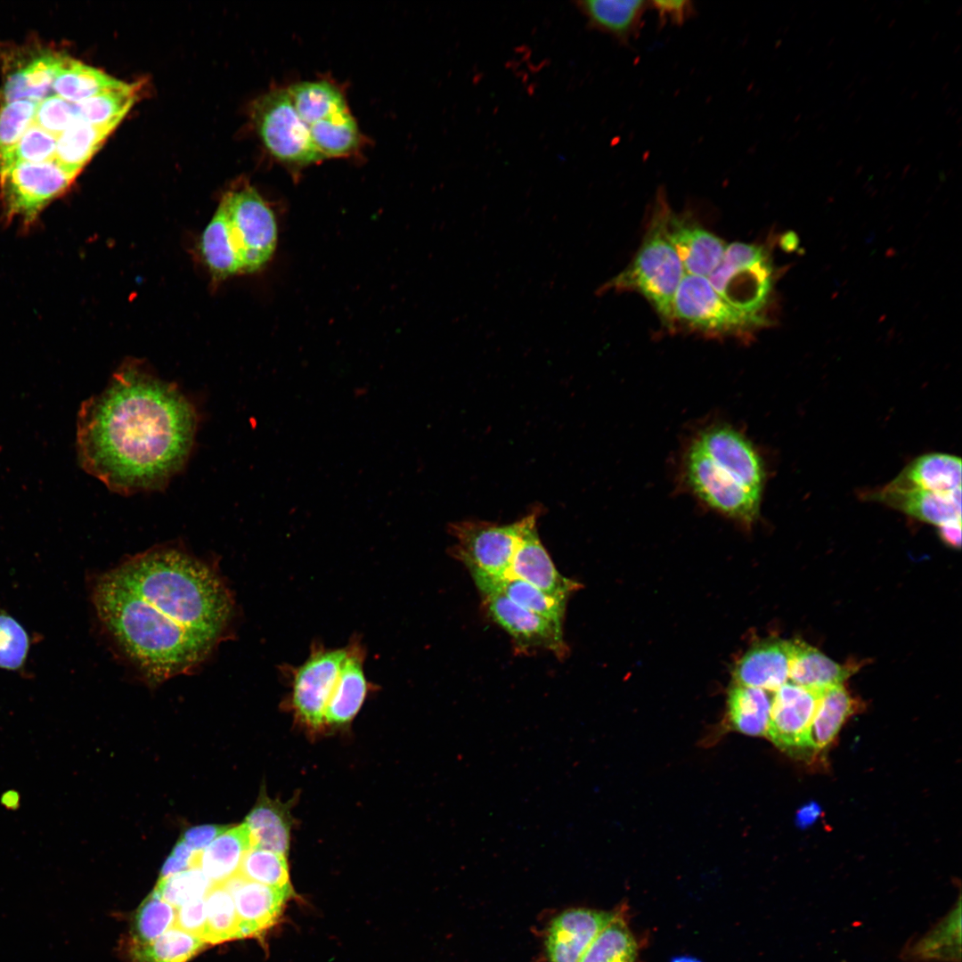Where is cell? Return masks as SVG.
<instances>
[{"label":"cell","instance_id":"obj_41","mask_svg":"<svg viewBox=\"0 0 962 962\" xmlns=\"http://www.w3.org/2000/svg\"><path fill=\"white\" fill-rule=\"evenodd\" d=\"M212 885L200 868L194 867L159 878L152 892L177 909L189 901L205 898Z\"/></svg>","mask_w":962,"mask_h":962},{"label":"cell","instance_id":"obj_46","mask_svg":"<svg viewBox=\"0 0 962 962\" xmlns=\"http://www.w3.org/2000/svg\"><path fill=\"white\" fill-rule=\"evenodd\" d=\"M200 852L192 851L181 839H179L170 855L165 860L159 874V878L170 876L191 868L197 867Z\"/></svg>","mask_w":962,"mask_h":962},{"label":"cell","instance_id":"obj_21","mask_svg":"<svg viewBox=\"0 0 962 962\" xmlns=\"http://www.w3.org/2000/svg\"><path fill=\"white\" fill-rule=\"evenodd\" d=\"M791 656L792 640L759 642L736 664L734 684L774 692L789 679Z\"/></svg>","mask_w":962,"mask_h":962},{"label":"cell","instance_id":"obj_29","mask_svg":"<svg viewBox=\"0 0 962 962\" xmlns=\"http://www.w3.org/2000/svg\"><path fill=\"white\" fill-rule=\"evenodd\" d=\"M130 84L65 56L53 84L55 94L70 102L126 88Z\"/></svg>","mask_w":962,"mask_h":962},{"label":"cell","instance_id":"obj_14","mask_svg":"<svg viewBox=\"0 0 962 962\" xmlns=\"http://www.w3.org/2000/svg\"><path fill=\"white\" fill-rule=\"evenodd\" d=\"M822 690L786 682L774 691L767 736L777 746L810 747L811 725Z\"/></svg>","mask_w":962,"mask_h":962},{"label":"cell","instance_id":"obj_17","mask_svg":"<svg viewBox=\"0 0 962 962\" xmlns=\"http://www.w3.org/2000/svg\"><path fill=\"white\" fill-rule=\"evenodd\" d=\"M616 914L588 909L562 912L550 923L545 945L550 962H580L599 932Z\"/></svg>","mask_w":962,"mask_h":962},{"label":"cell","instance_id":"obj_16","mask_svg":"<svg viewBox=\"0 0 962 962\" xmlns=\"http://www.w3.org/2000/svg\"><path fill=\"white\" fill-rule=\"evenodd\" d=\"M537 520L522 534L507 575L521 579L552 597L567 600L582 584L559 574L537 534Z\"/></svg>","mask_w":962,"mask_h":962},{"label":"cell","instance_id":"obj_1","mask_svg":"<svg viewBox=\"0 0 962 962\" xmlns=\"http://www.w3.org/2000/svg\"><path fill=\"white\" fill-rule=\"evenodd\" d=\"M93 603L108 632L154 681L203 661L232 614L220 577L175 548L151 550L99 577Z\"/></svg>","mask_w":962,"mask_h":962},{"label":"cell","instance_id":"obj_2","mask_svg":"<svg viewBox=\"0 0 962 962\" xmlns=\"http://www.w3.org/2000/svg\"><path fill=\"white\" fill-rule=\"evenodd\" d=\"M198 414L175 384L126 363L78 410L80 467L124 495L163 490L192 452Z\"/></svg>","mask_w":962,"mask_h":962},{"label":"cell","instance_id":"obj_43","mask_svg":"<svg viewBox=\"0 0 962 962\" xmlns=\"http://www.w3.org/2000/svg\"><path fill=\"white\" fill-rule=\"evenodd\" d=\"M37 102L18 100L0 108V156L12 148L33 123Z\"/></svg>","mask_w":962,"mask_h":962},{"label":"cell","instance_id":"obj_13","mask_svg":"<svg viewBox=\"0 0 962 962\" xmlns=\"http://www.w3.org/2000/svg\"><path fill=\"white\" fill-rule=\"evenodd\" d=\"M487 612L521 648H544L557 657L568 655L562 623L526 610L499 593H484Z\"/></svg>","mask_w":962,"mask_h":962},{"label":"cell","instance_id":"obj_7","mask_svg":"<svg viewBox=\"0 0 962 962\" xmlns=\"http://www.w3.org/2000/svg\"><path fill=\"white\" fill-rule=\"evenodd\" d=\"M540 513L534 509L509 525L484 520L450 523L449 532L456 540L451 549L452 555L468 567L471 576H506L523 532Z\"/></svg>","mask_w":962,"mask_h":962},{"label":"cell","instance_id":"obj_6","mask_svg":"<svg viewBox=\"0 0 962 962\" xmlns=\"http://www.w3.org/2000/svg\"><path fill=\"white\" fill-rule=\"evenodd\" d=\"M287 91L324 158L341 157L356 148L357 125L334 86L325 81H306L290 86Z\"/></svg>","mask_w":962,"mask_h":962},{"label":"cell","instance_id":"obj_28","mask_svg":"<svg viewBox=\"0 0 962 962\" xmlns=\"http://www.w3.org/2000/svg\"><path fill=\"white\" fill-rule=\"evenodd\" d=\"M854 667L841 665L802 640H792L789 679L792 683L813 689L841 685Z\"/></svg>","mask_w":962,"mask_h":962},{"label":"cell","instance_id":"obj_18","mask_svg":"<svg viewBox=\"0 0 962 962\" xmlns=\"http://www.w3.org/2000/svg\"><path fill=\"white\" fill-rule=\"evenodd\" d=\"M665 233L676 251L686 274L708 277L725 251L722 239L669 208L665 211Z\"/></svg>","mask_w":962,"mask_h":962},{"label":"cell","instance_id":"obj_25","mask_svg":"<svg viewBox=\"0 0 962 962\" xmlns=\"http://www.w3.org/2000/svg\"><path fill=\"white\" fill-rule=\"evenodd\" d=\"M251 847L244 822L229 827L200 852L197 867L213 885H223L238 874L242 859Z\"/></svg>","mask_w":962,"mask_h":962},{"label":"cell","instance_id":"obj_24","mask_svg":"<svg viewBox=\"0 0 962 962\" xmlns=\"http://www.w3.org/2000/svg\"><path fill=\"white\" fill-rule=\"evenodd\" d=\"M575 6L591 29L627 42L640 29L649 8L644 0H581Z\"/></svg>","mask_w":962,"mask_h":962},{"label":"cell","instance_id":"obj_20","mask_svg":"<svg viewBox=\"0 0 962 962\" xmlns=\"http://www.w3.org/2000/svg\"><path fill=\"white\" fill-rule=\"evenodd\" d=\"M365 656L358 637L346 646V655L325 709V726L346 725L361 709L371 687L364 673Z\"/></svg>","mask_w":962,"mask_h":962},{"label":"cell","instance_id":"obj_19","mask_svg":"<svg viewBox=\"0 0 962 962\" xmlns=\"http://www.w3.org/2000/svg\"><path fill=\"white\" fill-rule=\"evenodd\" d=\"M868 497L938 527L961 521V489L937 493L890 482Z\"/></svg>","mask_w":962,"mask_h":962},{"label":"cell","instance_id":"obj_45","mask_svg":"<svg viewBox=\"0 0 962 962\" xmlns=\"http://www.w3.org/2000/svg\"><path fill=\"white\" fill-rule=\"evenodd\" d=\"M174 926L203 939L206 928L205 898L177 908Z\"/></svg>","mask_w":962,"mask_h":962},{"label":"cell","instance_id":"obj_49","mask_svg":"<svg viewBox=\"0 0 962 962\" xmlns=\"http://www.w3.org/2000/svg\"><path fill=\"white\" fill-rule=\"evenodd\" d=\"M939 534L942 542L956 549L960 548L961 543V521L949 523L941 526Z\"/></svg>","mask_w":962,"mask_h":962},{"label":"cell","instance_id":"obj_15","mask_svg":"<svg viewBox=\"0 0 962 962\" xmlns=\"http://www.w3.org/2000/svg\"><path fill=\"white\" fill-rule=\"evenodd\" d=\"M231 893L239 918L240 938L257 935L279 920L292 888H278L235 875L223 884Z\"/></svg>","mask_w":962,"mask_h":962},{"label":"cell","instance_id":"obj_36","mask_svg":"<svg viewBox=\"0 0 962 962\" xmlns=\"http://www.w3.org/2000/svg\"><path fill=\"white\" fill-rule=\"evenodd\" d=\"M637 947L624 920L615 915L591 943L580 962H635Z\"/></svg>","mask_w":962,"mask_h":962},{"label":"cell","instance_id":"obj_44","mask_svg":"<svg viewBox=\"0 0 962 962\" xmlns=\"http://www.w3.org/2000/svg\"><path fill=\"white\" fill-rule=\"evenodd\" d=\"M75 120L73 102L50 94L37 102L33 123L58 137Z\"/></svg>","mask_w":962,"mask_h":962},{"label":"cell","instance_id":"obj_48","mask_svg":"<svg viewBox=\"0 0 962 962\" xmlns=\"http://www.w3.org/2000/svg\"><path fill=\"white\" fill-rule=\"evenodd\" d=\"M649 7L656 10L661 21H670L673 24H682L693 12L690 1H652Z\"/></svg>","mask_w":962,"mask_h":962},{"label":"cell","instance_id":"obj_38","mask_svg":"<svg viewBox=\"0 0 962 962\" xmlns=\"http://www.w3.org/2000/svg\"><path fill=\"white\" fill-rule=\"evenodd\" d=\"M175 917L176 908L152 892L133 918V944H145L156 940L175 925Z\"/></svg>","mask_w":962,"mask_h":962},{"label":"cell","instance_id":"obj_9","mask_svg":"<svg viewBox=\"0 0 962 962\" xmlns=\"http://www.w3.org/2000/svg\"><path fill=\"white\" fill-rule=\"evenodd\" d=\"M252 118L263 143L275 158L304 165L324 159L287 89L274 90L258 98L252 108Z\"/></svg>","mask_w":962,"mask_h":962},{"label":"cell","instance_id":"obj_42","mask_svg":"<svg viewBox=\"0 0 962 962\" xmlns=\"http://www.w3.org/2000/svg\"><path fill=\"white\" fill-rule=\"evenodd\" d=\"M29 647L30 640L25 628L0 607V669L24 670Z\"/></svg>","mask_w":962,"mask_h":962},{"label":"cell","instance_id":"obj_31","mask_svg":"<svg viewBox=\"0 0 962 962\" xmlns=\"http://www.w3.org/2000/svg\"><path fill=\"white\" fill-rule=\"evenodd\" d=\"M115 128L75 120L57 137L53 160L77 176Z\"/></svg>","mask_w":962,"mask_h":962},{"label":"cell","instance_id":"obj_37","mask_svg":"<svg viewBox=\"0 0 962 962\" xmlns=\"http://www.w3.org/2000/svg\"><path fill=\"white\" fill-rule=\"evenodd\" d=\"M205 942L240 938L239 918L233 899L224 885H213L205 896Z\"/></svg>","mask_w":962,"mask_h":962},{"label":"cell","instance_id":"obj_35","mask_svg":"<svg viewBox=\"0 0 962 962\" xmlns=\"http://www.w3.org/2000/svg\"><path fill=\"white\" fill-rule=\"evenodd\" d=\"M139 86L133 83L125 89L73 102L76 120L98 126L117 127L135 102Z\"/></svg>","mask_w":962,"mask_h":962},{"label":"cell","instance_id":"obj_40","mask_svg":"<svg viewBox=\"0 0 962 962\" xmlns=\"http://www.w3.org/2000/svg\"><path fill=\"white\" fill-rule=\"evenodd\" d=\"M57 137L32 123L19 142L0 156V175L23 163L53 160Z\"/></svg>","mask_w":962,"mask_h":962},{"label":"cell","instance_id":"obj_11","mask_svg":"<svg viewBox=\"0 0 962 962\" xmlns=\"http://www.w3.org/2000/svg\"><path fill=\"white\" fill-rule=\"evenodd\" d=\"M673 320L713 334H740L768 323L763 316L745 314L728 304L706 277L685 274L673 298Z\"/></svg>","mask_w":962,"mask_h":962},{"label":"cell","instance_id":"obj_30","mask_svg":"<svg viewBox=\"0 0 962 962\" xmlns=\"http://www.w3.org/2000/svg\"><path fill=\"white\" fill-rule=\"evenodd\" d=\"M472 578L482 594H501L526 610L562 623L567 600L548 595L521 579L508 575L498 578L485 576H472Z\"/></svg>","mask_w":962,"mask_h":962},{"label":"cell","instance_id":"obj_47","mask_svg":"<svg viewBox=\"0 0 962 962\" xmlns=\"http://www.w3.org/2000/svg\"><path fill=\"white\" fill-rule=\"evenodd\" d=\"M228 827V826L216 824L194 826L187 828L179 839L192 851L200 852Z\"/></svg>","mask_w":962,"mask_h":962},{"label":"cell","instance_id":"obj_8","mask_svg":"<svg viewBox=\"0 0 962 962\" xmlns=\"http://www.w3.org/2000/svg\"><path fill=\"white\" fill-rule=\"evenodd\" d=\"M772 266L763 247L733 242L707 279L728 304L751 315L761 314L772 289Z\"/></svg>","mask_w":962,"mask_h":962},{"label":"cell","instance_id":"obj_33","mask_svg":"<svg viewBox=\"0 0 962 962\" xmlns=\"http://www.w3.org/2000/svg\"><path fill=\"white\" fill-rule=\"evenodd\" d=\"M855 707V700L843 684L824 689L811 725L809 746L814 749L827 746Z\"/></svg>","mask_w":962,"mask_h":962},{"label":"cell","instance_id":"obj_12","mask_svg":"<svg viewBox=\"0 0 962 962\" xmlns=\"http://www.w3.org/2000/svg\"><path fill=\"white\" fill-rule=\"evenodd\" d=\"M346 655V647L326 648L314 642L306 661L291 667L290 707L307 728L325 726L324 713Z\"/></svg>","mask_w":962,"mask_h":962},{"label":"cell","instance_id":"obj_27","mask_svg":"<svg viewBox=\"0 0 962 962\" xmlns=\"http://www.w3.org/2000/svg\"><path fill=\"white\" fill-rule=\"evenodd\" d=\"M64 55L43 53L11 73L3 86V103L18 100L40 102L49 96Z\"/></svg>","mask_w":962,"mask_h":962},{"label":"cell","instance_id":"obj_4","mask_svg":"<svg viewBox=\"0 0 962 962\" xmlns=\"http://www.w3.org/2000/svg\"><path fill=\"white\" fill-rule=\"evenodd\" d=\"M277 244L273 210L254 187L227 192L200 240L201 256L214 278L260 270Z\"/></svg>","mask_w":962,"mask_h":962},{"label":"cell","instance_id":"obj_23","mask_svg":"<svg viewBox=\"0 0 962 962\" xmlns=\"http://www.w3.org/2000/svg\"><path fill=\"white\" fill-rule=\"evenodd\" d=\"M290 803L271 799L261 789L255 806L245 819L252 847L287 854L289 848L292 816Z\"/></svg>","mask_w":962,"mask_h":962},{"label":"cell","instance_id":"obj_22","mask_svg":"<svg viewBox=\"0 0 962 962\" xmlns=\"http://www.w3.org/2000/svg\"><path fill=\"white\" fill-rule=\"evenodd\" d=\"M925 933L909 941L900 957L904 962H961V902Z\"/></svg>","mask_w":962,"mask_h":962},{"label":"cell","instance_id":"obj_26","mask_svg":"<svg viewBox=\"0 0 962 962\" xmlns=\"http://www.w3.org/2000/svg\"><path fill=\"white\" fill-rule=\"evenodd\" d=\"M892 484L937 493L961 489V460L954 455L933 452L917 457Z\"/></svg>","mask_w":962,"mask_h":962},{"label":"cell","instance_id":"obj_50","mask_svg":"<svg viewBox=\"0 0 962 962\" xmlns=\"http://www.w3.org/2000/svg\"><path fill=\"white\" fill-rule=\"evenodd\" d=\"M672 962H700V961L698 959H697V958H692V957L682 956V957L675 958Z\"/></svg>","mask_w":962,"mask_h":962},{"label":"cell","instance_id":"obj_10","mask_svg":"<svg viewBox=\"0 0 962 962\" xmlns=\"http://www.w3.org/2000/svg\"><path fill=\"white\" fill-rule=\"evenodd\" d=\"M76 177L53 159L10 168L0 175L5 216L24 224L33 223L47 205L67 191Z\"/></svg>","mask_w":962,"mask_h":962},{"label":"cell","instance_id":"obj_3","mask_svg":"<svg viewBox=\"0 0 962 962\" xmlns=\"http://www.w3.org/2000/svg\"><path fill=\"white\" fill-rule=\"evenodd\" d=\"M678 482L699 504L751 526L758 518L765 483L763 461L739 428L713 421L685 442Z\"/></svg>","mask_w":962,"mask_h":962},{"label":"cell","instance_id":"obj_32","mask_svg":"<svg viewBox=\"0 0 962 962\" xmlns=\"http://www.w3.org/2000/svg\"><path fill=\"white\" fill-rule=\"evenodd\" d=\"M727 703L729 718L737 730L751 736L767 734L771 706L769 691L734 684Z\"/></svg>","mask_w":962,"mask_h":962},{"label":"cell","instance_id":"obj_34","mask_svg":"<svg viewBox=\"0 0 962 962\" xmlns=\"http://www.w3.org/2000/svg\"><path fill=\"white\" fill-rule=\"evenodd\" d=\"M205 943L200 937L173 926L149 943H132L130 954L135 962H186Z\"/></svg>","mask_w":962,"mask_h":962},{"label":"cell","instance_id":"obj_39","mask_svg":"<svg viewBox=\"0 0 962 962\" xmlns=\"http://www.w3.org/2000/svg\"><path fill=\"white\" fill-rule=\"evenodd\" d=\"M238 875L278 888H292L284 854L251 847L244 855Z\"/></svg>","mask_w":962,"mask_h":962},{"label":"cell","instance_id":"obj_5","mask_svg":"<svg viewBox=\"0 0 962 962\" xmlns=\"http://www.w3.org/2000/svg\"><path fill=\"white\" fill-rule=\"evenodd\" d=\"M667 207L664 194L659 193L647 234L632 262L598 292L609 289L640 292L664 322L672 323L673 298L686 273L665 233Z\"/></svg>","mask_w":962,"mask_h":962}]
</instances>
